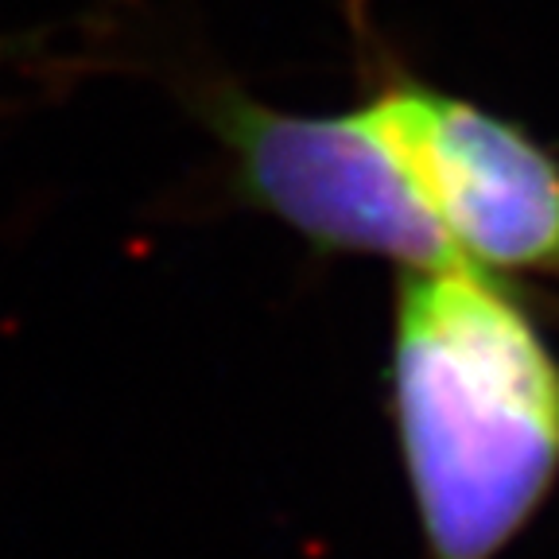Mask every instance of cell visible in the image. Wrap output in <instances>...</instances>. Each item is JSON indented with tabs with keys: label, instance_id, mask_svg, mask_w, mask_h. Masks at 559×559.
I'll list each match as a JSON object with an SVG mask.
<instances>
[{
	"label": "cell",
	"instance_id": "2",
	"mask_svg": "<svg viewBox=\"0 0 559 559\" xmlns=\"http://www.w3.org/2000/svg\"><path fill=\"white\" fill-rule=\"evenodd\" d=\"M202 121L229 159L234 199L314 253L373 257L396 272L471 269L369 102L346 114H292L218 86L202 94Z\"/></svg>",
	"mask_w": 559,
	"mask_h": 559
},
{
	"label": "cell",
	"instance_id": "3",
	"mask_svg": "<svg viewBox=\"0 0 559 559\" xmlns=\"http://www.w3.org/2000/svg\"><path fill=\"white\" fill-rule=\"evenodd\" d=\"M366 102L471 269L559 280V164L521 124L412 79Z\"/></svg>",
	"mask_w": 559,
	"mask_h": 559
},
{
	"label": "cell",
	"instance_id": "1",
	"mask_svg": "<svg viewBox=\"0 0 559 559\" xmlns=\"http://www.w3.org/2000/svg\"><path fill=\"white\" fill-rule=\"evenodd\" d=\"M389 412L428 559H498L559 481V354L478 269L401 272Z\"/></svg>",
	"mask_w": 559,
	"mask_h": 559
}]
</instances>
